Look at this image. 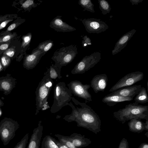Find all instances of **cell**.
<instances>
[{
	"label": "cell",
	"instance_id": "7bdbcfd3",
	"mask_svg": "<svg viewBox=\"0 0 148 148\" xmlns=\"http://www.w3.org/2000/svg\"><path fill=\"white\" fill-rule=\"evenodd\" d=\"M7 16H3L2 17H1L0 18V23H1V22H3L4 21H5L6 20V17Z\"/></svg>",
	"mask_w": 148,
	"mask_h": 148
},
{
	"label": "cell",
	"instance_id": "d4e9b609",
	"mask_svg": "<svg viewBox=\"0 0 148 148\" xmlns=\"http://www.w3.org/2000/svg\"><path fill=\"white\" fill-rule=\"evenodd\" d=\"M55 136L58 138L59 142L66 145L69 148H77L72 143L69 136L60 134H56Z\"/></svg>",
	"mask_w": 148,
	"mask_h": 148
},
{
	"label": "cell",
	"instance_id": "d6986e66",
	"mask_svg": "<svg viewBox=\"0 0 148 148\" xmlns=\"http://www.w3.org/2000/svg\"><path fill=\"white\" fill-rule=\"evenodd\" d=\"M69 137L72 143L77 148L87 147L91 143L90 139L85 138L84 135L80 134L73 133Z\"/></svg>",
	"mask_w": 148,
	"mask_h": 148
},
{
	"label": "cell",
	"instance_id": "bcb514c9",
	"mask_svg": "<svg viewBox=\"0 0 148 148\" xmlns=\"http://www.w3.org/2000/svg\"><path fill=\"white\" fill-rule=\"evenodd\" d=\"M148 132H147L145 134V135H146V136H147V137H148Z\"/></svg>",
	"mask_w": 148,
	"mask_h": 148
},
{
	"label": "cell",
	"instance_id": "836d02e7",
	"mask_svg": "<svg viewBox=\"0 0 148 148\" xmlns=\"http://www.w3.org/2000/svg\"><path fill=\"white\" fill-rule=\"evenodd\" d=\"M118 148H129L127 140L124 138H123L120 143Z\"/></svg>",
	"mask_w": 148,
	"mask_h": 148
},
{
	"label": "cell",
	"instance_id": "484cf974",
	"mask_svg": "<svg viewBox=\"0 0 148 148\" xmlns=\"http://www.w3.org/2000/svg\"><path fill=\"white\" fill-rule=\"evenodd\" d=\"M42 1L39 0H27L22 4V7L26 10L29 11L32 8L37 7L40 4Z\"/></svg>",
	"mask_w": 148,
	"mask_h": 148
},
{
	"label": "cell",
	"instance_id": "3957f363",
	"mask_svg": "<svg viewBox=\"0 0 148 148\" xmlns=\"http://www.w3.org/2000/svg\"><path fill=\"white\" fill-rule=\"evenodd\" d=\"M53 84V80L49 77L47 71H46L35 91V115H37L40 111L45 110L49 108L48 99Z\"/></svg>",
	"mask_w": 148,
	"mask_h": 148
},
{
	"label": "cell",
	"instance_id": "74e56055",
	"mask_svg": "<svg viewBox=\"0 0 148 148\" xmlns=\"http://www.w3.org/2000/svg\"><path fill=\"white\" fill-rule=\"evenodd\" d=\"M18 25L16 23H14L10 25L8 28L6 32H8L11 31L17 27Z\"/></svg>",
	"mask_w": 148,
	"mask_h": 148
},
{
	"label": "cell",
	"instance_id": "44dd1931",
	"mask_svg": "<svg viewBox=\"0 0 148 148\" xmlns=\"http://www.w3.org/2000/svg\"><path fill=\"white\" fill-rule=\"evenodd\" d=\"M62 67L52 64L47 71L49 77L52 80L62 78L61 75Z\"/></svg>",
	"mask_w": 148,
	"mask_h": 148
},
{
	"label": "cell",
	"instance_id": "52a82bcc",
	"mask_svg": "<svg viewBox=\"0 0 148 148\" xmlns=\"http://www.w3.org/2000/svg\"><path fill=\"white\" fill-rule=\"evenodd\" d=\"M101 59V54L98 52L86 56L77 64L71 70V73L73 74L84 73L94 66Z\"/></svg>",
	"mask_w": 148,
	"mask_h": 148
},
{
	"label": "cell",
	"instance_id": "9c48e42d",
	"mask_svg": "<svg viewBox=\"0 0 148 148\" xmlns=\"http://www.w3.org/2000/svg\"><path fill=\"white\" fill-rule=\"evenodd\" d=\"M144 75L143 72L139 71L129 73L120 79L112 87L109 91L112 92L121 88L133 85L142 80Z\"/></svg>",
	"mask_w": 148,
	"mask_h": 148
},
{
	"label": "cell",
	"instance_id": "ee69618b",
	"mask_svg": "<svg viewBox=\"0 0 148 148\" xmlns=\"http://www.w3.org/2000/svg\"><path fill=\"white\" fill-rule=\"evenodd\" d=\"M3 67L1 63V60H0V73L3 70Z\"/></svg>",
	"mask_w": 148,
	"mask_h": 148
},
{
	"label": "cell",
	"instance_id": "d590c367",
	"mask_svg": "<svg viewBox=\"0 0 148 148\" xmlns=\"http://www.w3.org/2000/svg\"><path fill=\"white\" fill-rule=\"evenodd\" d=\"M12 19H6L2 22L0 24V30L4 28L7 25L9 22L12 21Z\"/></svg>",
	"mask_w": 148,
	"mask_h": 148
},
{
	"label": "cell",
	"instance_id": "83f0119b",
	"mask_svg": "<svg viewBox=\"0 0 148 148\" xmlns=\"http://www.w3.org/2000/svg\"><path fill=\"white\" fill-rule=\"evenodd\" d=\"M99 8L102 14L106 15L110 13L111 8L108 2L105 0H98Z\"/></svg>",
	"mask_w": 148,
	"mask_h": 148
},
{
	"label": "cell",
	"instance_id": "7dc6e473",
	"mask_svg": "<svg viewBox=\"0 0 148 148\" xmlns=\"http://www.w3.org/2000/svg\"><path fill=\"white\" fill-rule=\"evenodd\" d=\"M1 110L0 109V115H1Z\"/></svg>",
	"mask_w": 148,
	"mask_h": 148
},
{
	"label": "cell",
	"instance_id": "8d00e7d4",
	"mask_svg": "<svg viewBox=\"0 0 148 148\" xmlns=\"http://www.w3.org/2000/svg\"><path fill=\"white\" fill-rule=\"evenodd\" d=\"M55 141L59 148H69L66 145L56 139Z\"/></svg>",
	"mask_w": 148,
	"mask_h": 148
},
{
	"label": "cell",
	"instance_id": "f546056e",
	"mask_svg": "<svg viewBox=\"0 0 148 148\" xmlns=\"http://www.w3.org/2000/svg\"><path fill=\"white\" fill-rule=\"evenodd\" d=\"M32 35L31 33H29L23 36V41L21 47L24 49L28 47L29 45L32 38Z\"/></svg>",
	"mask_w": 148,
	"mask_h": 148
},
{
	"label": "cell",
	"instance_id": "f35d334b",
	"mask_svg": "<svg viewBox=\"0 0 148 148\" xmlns=\"http://www.w3.org/2000/svg\"><path fill=\"white\" fill-rule=\"evenodd\" d=\"M9 44L8 43L4 44L0 46V49L4 50L7 49L8 47Z\"/></svg>",
	"mask_w": 148,
	"mask_h": 148
},
{
	"label": "cell",
	"instance_id": "2e32d148",
	"mask_svg": "<svg viewBox=\"0 0 148 148\" xmlns=\"http://www.w3.org/2000/svg\"><path fill=\"white\" fill-rule=\"evenodd\" d=\"M141 87V85H133L121 88L109 94L134 98L140 90Z\"/></svg>",
	"mask_w": 148,
	"mask_h": 148
},
{
	"label": "cell",
	"instance_id": "1f68e13d",
	"mask_svg": "<svg viewBox=\"0 0 148 148\" xmlns=\"http://www.w3.org/2000/svg\"><path fill=\"white\" fill-rule=\"evenodd\" d=\"M15 34V33H10L0 37V43L9 41L13 38Z\"/></svg>",
	"mask_w": 148,
	"mask_h": 148
},
{
	"label": "cell",
	"instance_id": "4dcf8cb0",
	"mask_svg": "<svg viewBox=\"0 0 148 148\" xmlns=\"http://www.w3.org/2000/svg\"><path fill=\"white\" fill-rule=\"evenodd\" d=\"M1 61L3 66V70H5L10 65L11 59L10 57L5 55H3L1 58Z\"/></svg>",
	"mask_w": 148,
	"mask_h": 148
},
{
	"label": "cell",
	"instance_id": "7a4b0ae2",
	"mask_svg": "<svg viewBox=\"0 0 148 148\" xmlns=\"http://www.w3.org/2000/svg\"><path fill=\"white\" fill-rule=\"evenodd\" d=\"M114 117L124 124L126 121L133 119L148 120V106L131 103L113 113Z\"/></svg>",
	"mask_w": 148,
	"mask_h": 148
},
{
	"label": "cell",
	"instance_id": "ac0fdd59",
	"mask_svg": "<svg viewBox=\"0 0 148 148\" xmlns=\"http://www.w3.org/2000/svg\"><path fill=\"white\" fill-rule=\"evenodd\" d=\"M132 97H124L116 95H110L105 96L102 99V102L109 106H113L119 102L130 101L133 100Z\"/></svg>",
	"mask_w": 148,
	"mask_h": 148
},
{
	"label": "cell",
	"instance_id": "e0dca14e",
	"mask_svg": "<svg viewBox=\"0 0 148 148\" xmlns=\"http://www.w3.org/2000/svg\"><path fill=\"white\" fill-rule=\"evenodd\" d=\"M136 31V30L134 29L123 35L116 43L114 48L112 51V55L118 53L124 49Z\"/></svg>",
	"mask_w": 148,
	"mask_h": 148
},
{
	"label": "cell",
	"instance_id": "cb8c5ba5",
	"mask_svg": "<svg viewBox=\"0 0 148 148\" xmlns=\"http://www.w3.org/2000/svg\"><path fill=\"white\" fill-rule=\"evenodd\" d=\"M53 41L49 40L40 43L34 49L40 50L46 53L53 47Z\"/></svg>",
	"mask_w": 148,
	"mask_h": 148
},
{
	"label": "cell",
	"instance_id": "4fadbf2b",
	"mask_svg": "<svg viewBox=\"0 0 148 148\" xmlns=\"http://www.w3.org/2000/svg\"><path fill=\"white\" fill-rule=\"evenodd\" d=\"M61 16H57L51 21L50 27L57 32H72L76 30L74 27L63 21Z\"/></svg>",
	"mask_w": 148,
	"mask_h": 148
},
{
	"label": "cell",
	"instance_id": "5bb4252c",
	"mask_svg": "<svg viewBox=\"0 0 148 148\" xmlns=\"http://www.w3.org/2000/svg\"><path fill=\"white\" fill-rule=\"evenodd\" d=\"M16 80L9 73L6 76L0 77V90L3 92L5 95H8L15 87Z\"/></svg>",
	"mask_w": 148,
	"mask_h": 148
},
{
	"label": "cell",
	"instance_id": "ba28073f",
	"mask_svg": "<svg viewBox=\"0 0 148 148\" xmlns=\"http://www.w3.org/2000/svg\"><path fill=\"white\" fill-rule=\"evenodd\" d=\"M67 85L75 96L84 99L86 102L92 101L91 95L88 91L90 87V84H83L81 82L75 80L71 82Z\"/></svg>",
	"mask_w": 148,
	"mask_h": 148
},
{
	"label": "cell",
	"instance_id": "ab89813d",
	"mask_svg": "<svg viewBox=\"0 0 148 148\" xmlns=\"http://www.w3.org/2000/svg\"><path fill=\"white\" fill-rule=\"evenodd\" d=\"M143 0H130V1L132 5H137L139 3L141 2Z\"/></svg>",
	"mask_w": 148,
	"mask_h": 148
},
{
	"label": "cell",
	"instance_id": "30bf717a",
	"mask_svg": "<svg viewBox=\"0 0 148 148\" xmlns=\"http://www.w3.org/2000/svg\"><path fill=\"white\" fill-rule=\"evenodd\" d=\"M86 30L90 33L99 34L109 28L108 25L100 19L94 18H84L82 20Z\"/></svg>",
	"mask_w": 148,
	"mask_h": 148
},
{
	"label": "cell",
	"instance_id": "6da1fadb",
	"mask_svg": "<svg viewBox=\"0 0 148 148\" xmlns=\"http://www.w3.org/2000/svg\"><path fill=\"white\" fill-rule=\"evenodd\" d=\"M71 100L75 104L81 107L75 106L69 102L68 105L72 108L71 113L65 115L63 119L69 123L75 121L78 127L86 128L96 134L100 132L101 120L99 115L86 103L80 102L73 97Z\"/></svg>",
	"mask_w": 148,
	"mask_h": 148
},
{
	"label": "cell",
	"instance_id": "d6a6232c",
	"mask_svg": "<svg viewBox=\"0 0 148 148\" xmlns=\"http://www.w3.org/2000/svg\"><path fill=\"white\" fill-rule=\"evenodd\" d=\"M82 45L83 47L85 48L88 45H91L92 43L90 38L87 36L86 35L82 37Z\"/></svg>",
	"mask_w": 148,
	"mask_h": 148
},
{
	"label": "cell",
	"instance_id": "9a60e30c",
	"mask_svg": "<svg viewBox=\"0 0 148 148\" xmlns=\"http://www.w3.org/2000/svg\"><path fill=\"white\" fill-rule=\"evenodd\" d=\"M41 123L42 121H39L37 127L33 130L26 148H39L43 131V126Z\"/></svg>",
	"mask_w": 148,
	"mask_h": 148
},
{
	"label": "cell",
	"instance_id": "8fae6325",
	"mask_svg": "<svg viewBox=\"0 0 148 148\" xmlns=\"http://www.w3.org/2000/svg\"><path fill=\"white\" fill-rule=\"evenodd\" d=\"M45 54L42 51L34 49L31 54L27 55L25 57L23 64L24 67L27 70L34 68Z\"/></svg>",
	"mask_w": 148,
	"mask_h": 148
},
{
	"label": "cell",
	"instance_id": "5b68a950",
	"mask_svg": "<svg viewBox=\"0 0 148 148\" xmlns=\"http://www.w3.org/2000/svg\"><path fill=\"white\" fill-rule=\"evenodd\" d=\"M77 53V45H71L57 49L51 58L55 62V64L62 67L71 62Z\"/></svg>",
	"mask_w": 148,
	"mask_h": 148
},
{
	"label": "cell",
	"instance_id": "b9f144b4",
	"mask_svg": "<svg viewBox=\"0 0 148 148\" xmlns=\"http://www.w3.org/2000/svg\"><path fill=\"white\" fill-rule=\"evenodd\" d=\"M145 130H148V120H146V122L144 124Z\"/></svg>",
	"mask_w": 148,
	"mask_h": 148
},
{
	"label": "cell",
	"instance_id": "60d3db41",
	"mask_svg": "<svg viewBox=\"0 0 148 148\" xmlns=\"http://www.w3.org/2000/svg\"><path fill=\"white\" fill-rule=\"evenodd\" d=\"M138 148H148V144L145 143H142Z\"/></svg>",
	"mask_w": 148,
	"mask_h": 148
},
{
	"label": "cell",
	"instance_id": "ffe728a7",
	"mask_svg": "<svg viewBox=\"0 0 148 148\" xmlns=\"http://www.w3.org/2000/svg\"><path fill=\"white\" fill-rule=\"evenodd\" d=\"M145 123L139 119H133L128 123L129 130L134 132L140 133L145 130Z\"/></svg>",
	"mask_w": 148,
	"mask_h": 148
},
{
	"label": "cell",
	"instance_id": "277c9868",
	"mask_svg": "<svg viewBox=\"0 0 148 148\" xmlns=\"http://www.w3.org/2000/svg\"><path fill=\"white\" fill-rule=\"evenodd\" d=\"M72 94L64 82H60L55 85L53 90V101L50 111L55 113L63 107L68 105L72 97Z\"/></svg>",
	"mask_w": 148,
	"mask_h": 148
},
{
	"label": "cell",
	"instance_id": "7c38bea8",
	"mask_svg": "<svg viewBox=\"0 0 148 148\" xmlns=\"http://www.w3.org/2000/svg\"><path fill=\"white\" fill-rule=\"evenodd\" d=\"M108 81V77L106 74L96 75L90 81V86L95 93L103 92L107 86Z\"/></svg>",
	"mask_w": 148,
	"mask_h": 148
},
{
	"label": "cell",
	"instance_id": "f6af8a7d",
	"mask_svg": "<svg viewBox=\"0 0 148 148\" xmlns=\"http://www.w3.org/2000/svg\"><path fill=\"white\" fill-rule=\"evenodd\" d=\"M4 105V103L0 99V107L2 106H3Z\"/></svg>",
	"mask_w": 148,
	"mask_h": 148
},
{
	"label": "cell",
	"instance_id": "e575fe53",
	"mask_svg": "<svg viewBox=\"0 0 148 148\" xmlns=\"http://www.w3.org/2000/svg\"><path fill=\"white\" fill-rule=\"evenodd\" d=\"M5 55L9 57H12L14 54V50L11 49H9L6 51L4 53Z\"/></svg>",
	"mask_w": 148,
	"mask_h": 148
},
{
	"label": "cell",
	"instance_id": "f1b7e54d",
	"mask_svg": "<svg viewBox=\"0 0 148 148\" xmlns=\"http://www.w3.org/2000/svg\"><path fill=\"white\" fill-rule=\"evenodd\" d=\"M29 136V134L27 133L14 148H26Z\"/></svg>",
	"mask_w": 148,
	"mask_h": 148
},
{
	"label": "cell",
	"instance_id": "4316f807",
	"mask_svg": "<svg viewBox=\"0 0 148 148\" xmlns=\"http://www.w3.org/2000/svg\"><path fill=\"white\" fill-rule=\"evenodd\" d=\"M79 4L84 8V11L87 10L92 13H94V5L91 0H79Z\"/></svg>",
	"mask_w": 148,
	"mask_h": 148
},
{
	"label": "cell",
	"instance_id": "7402d4cb",
	"mask_svg": "<svg viewBox=\"0 0 148 148\" xmlns=\"http://www.w3.org/2000/svg\"><path fill=\"white\" fill-rule=\"evenodd\" d=\"M135 102L138 103H145L148 102V95L146 88L142 87L134 98Z\"/></svg>",
	"mask_w": 148,
	"mask_h": 148
},
{
	"label": "cell",
	"instance_id": "8992f818",
	"mask_svg": "<svg viewBox=\"0 0 148 148\" xmlns=\"http://www.w3.org/2000/svg\"><path fill=\"white\" fill-rule=\"evenodd\" d=\"M19 127L17 121L7 117L4 118L0 122V137L4 145H8L15 135Z\"/></svg>",
	"mask_w": 148,
	"mask_h": 148
},
{
	"label": "cell",
	"instance_id": "603a6c76",
	"mask_svg": "<svg viewBox=\"0 0 148 148\" xmlns=\"http://www.w3.org/2000/svg\"><path fill=\"white\" fill-rule=\"evenodd\" d=\"M55 139L50 135L45 136L42 141L41 148H59Z\"/></svg>",
	"mask_w": 148,
	"mask_h": 148
}]
</instances>
